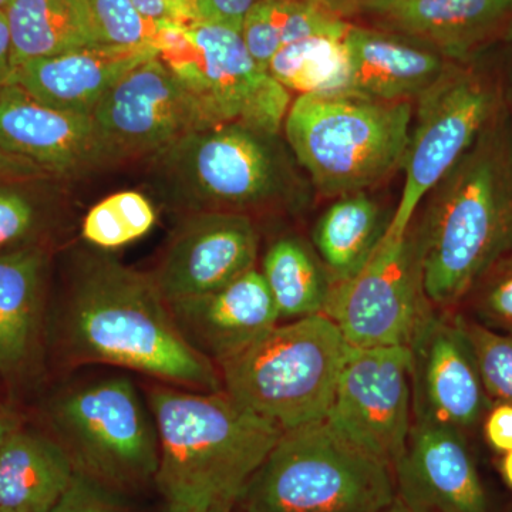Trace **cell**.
<instances>
[{"label":"cell","instance_id":"obj_12","mask_svg":"<svg viewBox=\"0 0 512 512\" xmlns=\"http://www.w3.org/2000/svg\"><path fill=\"white\" fill-rule=\"evenodd\" d=\"M326 420L393 468L413 426L409 348L350 346Z\"/></svg>","mask_w":512,"mask_h":512},{"label":"cell","instance_id":"obj_14","mask_svg":"<svg viewBox=\"0 0 512 512\" xmlns=\"http://www.w3.org/2000/svg\"><path fill=\"white\" fill-rule=\"evenodd\" d=\"M410 350L413 423L468 433L491 406L476 356L456 311L431 308L414 329Z\"/></svg>","mask_w":512,"mask_h":512},{"label":"cell","instance_id":"obj_18","mask_svg":"<svg viewBox=\"0 0 512 512\" xmlns=\"http://www.w3.org/2000/svg\"><path fill=\"white\" fill-rule=\"evenodd\" d=\"M168 305L188 345L218 369L281 322L264 276L256 268L217 291Z\"/></svg>","mask_w":512,"mask_h":512},{"label":"cell","instance_id":"obj_6","mask_svg":"<svg viewBox=\"0 0 512 512\" xmlns=\"http://www.w3.org/2000/svg\"><path fill=\"white\" fill-rule=\"evenodd\" d=\"M393 468L350 443L328 420L284 430L242 488V512H386Z\"/></svg>","mask_w":512,"mask_h":512},{"label":"cell","instance_id":"obj_20","mask_svg":"<svg viewBox=\"0 0 512 512\" xmlns=\"http://www.w3.org/2000/svg\"><path fill=\"white\" fill-rule=\"evenodd\" d=\"M52 248L0 255V377L28 379L39 367L49 335Z\"/></svg>","mask_w":512,"mask_h":512},{"label":"cell","instance_id":"obj_13","mask_svg":"<svg viewBox=\"0 0 512 512\" xmlns=\"http://www.w3.org/2000/svg\"><path fill=\"white\" fill-rule=\"evenodd\" d=\"M92 119L111 165L151 160L192 131L210 126L197 101L158 56L124 74Z\"/></svg>","mask_w":512,"mask_h":512},{"label":"cell","instance_id":"obj_9","mask_svg":"<svg viewBox=\"0 0 512 512\" xmlns=\"http://www.w3.org/2000/svg\"><path fill=\"white\" fill-rule=\"evenodd\" d=\"M157 52L210 126L235 123L282 133L291 93L255 62L238 30L202 19L167 26Z\"/></svg>","mask_w":512,"mask_h":512},{"label":"cell","instance_id":"obj_15","mask_svg":"<svg viewBox=\"0 0 512 512\" xmlns=\"http://www.w3.org/2000/svg\"><path fill=\"white\" fill-rule=\"evenodd\" d=\"M259 237L247 215H185L151 274L168 303L217 291L255 268Z\"/></svg>","mask_w":512,"mask_h":512},{"label":"cell","instance_id":"obj_43","mask_svg":"<svg viewBox=\"0 0 512 512\" xmlns=\"http://www.w3.org/2000/svg\"><path fill=\"white\" fill-rule=\"evenodd\" d=\"M235 507L232 505H220V507L211 508V510L205 512H234Z\"/></svg>","mask_w":512,"mask_h":512},{"label":"cell","instance_id":"obj_36","mask_svg":"<svg viewBox=\"0 0 512 512\" xmlns=\"http://www.w3.org/2000/svg\"><path fill=\"white\" fill-rule=\"evenodd\" d=\"M481 424L488 446L498 454L512 450V404L491 403Z\"/></svg>","mask_w":512,"mask_h":512},{"label":"cell","instance_id":"obj_32","mask_svg":"<svg viewBox=\"0 0 512 512\" xmlns=\"http://www.w3.org/2000/svg\"><path fill=\"white\" fill-rule=\"evenodd\" d=\"M457 319L473 348L491 402L512 404V336L484 328L460 312Z\"/></svg>","mask_w":512,"mask_h":512},{"label":"cell","instance_id":"obj_22","mask_svg":"<svg viewBox=\"0 0 512 512\" xmlns=\"http://www.w3.org/2000/svg\"><path fill=\"white\" fill-rule=\"evenodd\" d=\"M343 45L348 92L380 101L419 99L454 62L407 37L356 25H350Z\"/></svg>","mask_w":512,"mask_h":512},{"label":"cell","instance_id":"obj_7","mask_svg":"<svg viewBox=\"0 0 512 512\" xmlns=\"http://www.w3.org/2000/svg\"><path fill=\"white\" fill-rule=\"evenodd\" d=\"M350 345L325 315L279 322L220 366L229 396L282 430L326 419Z\"/></svg>","mask_w":512,"mask_h":512},{"label":"cell","instance_id":"obj_17","mask_svg":"<svg viewBox=\"0 0 512 512\" xmlns=\"http://www.w3.org/2000/svg\"><path fill=\"white\" fill-rule=\"evenodd\" d=\"M0 150L67 181L113 167L92 117L46 106L16 83L0 90Z\"/></svg>","mask_w":512,"mask_h":512},{"label":"cell","instance_id":"obj_29","mask_svg":"<svg viewBox=\"0 0 512 512\" xmlns=\"http://www.w3.org/2000/svg\"><path fill=\"white\" fill-rule=\"evenodd\" d=\"M266 72L289 93L348 92L349 64L343 39L315 36L279 49Z\"/></svg>","mask_w":512,"mask_h":512},{"label":"cell","instance_id":"obj_8","mask_svg":"<svg viewBox=\"0 0 512 512\" xmlns=\"http://www.w3.org/2000/svg\"><path fill=\"white\" fill-rule=\"evenodd\" d=\"M45 417L79 473L117 493L156 478V424L130 377L66 384L47 400Z\"/></svg>","mask_w":512,"mask_h":512},{"label":"cell","instance_id":"obj_4","mask_svg":"<svg viewBox=\"0 0 512 512\" xmlns=\"http://www.w3.org/2000/svg\"><path fill=\"white\" fill-rule=\"evenodd\" d=\"M150 184L184 215H254L303 204L308 187L281 133L242 124L198 128L151 158Z\"/></svg>","mask_w":512,"mask_h":512},{"label":"cell","instance_id":"obj_47","mask_svg":"<svg viewBox=\"0 0 512 512\" xmlns=\"http://www.w3.org/2000/svg\"><path fill=\"white\" fill-rule=\"evenodd\" d=\"M512 512V511H511Z\"/></svg>","mask_w":512,"mask_h":512},{"label":"cell","instance_id":"obj_35","mask_svg":"<svg viewBox=\"0 0 512 512\" xmlns=\"http://www.w3.org/2000/svg\"><path fill=\"white\" fill-rule=\"evenodd\" d=\"M141 15L164 26H185L201 19L195 0H133Z\"/></svg>","mask_w":512,"mask_h":512},{"label":"cell","instance_id":"obj_38","mask_svg":"<svg viewBox=\"0 0 512 512\" xmlns=\"http://www.w3.org/2000/svg\"><path fill=\"white\" fill-rule=\"evenodd\" d=\"M13 76H15V66H13L8 19L5 12H0V90L13 83Z\"/></svg>","mask_w":512,"mask_h":512},{"label":"cell","instance_id":"obj_11","mask_svg":"<svg viewBox=\"0 0 512 512\" xmlns=\"http://www.w3.org/2000/svg\"><path fill=\"white\" fill-rule=\"evenodd\" d=\"M431 308L412 222L404 234L384 232L360 272L333 285L323 313L350 346L373 348L409 345L414 329Z\"/></svg>","mask_w":512,"mask_h":512},{"label":"cell","instance_id":"obj_34","mask_svg":"<svg viewBox=\"0 0 512 512\" xmlns=\"http://www.w3.org/2000/svg\"><path fill=\"white\" fill-rule=\"evenodd\" d=\"M49 512H131L121 493L76 471L67 490Z\"/></svg>","mask_w":512,"mask_h":512},{"label":"cell","instance_id":"obj_10","mask_svg":"<svg viewBox=\"0 0 512 512\" xmlns=\"http://www.w3.org/2000/svg\"><path fill=\"white\" fill-rule=\"evenodd\" d=\"M416 101L402 197L386 229L392 234L407 232L427 194L504 109L497 77L467 60L451 63Z\"/></svg>","mask_w":512,"mask_h":512},{"label":"cell","instance_id":"obj_44","mask_svg":"<svg viewBox=\"0 0 512 512\" xmlns=\"http://www.w3.org/2000/svg\"><path fill=\"white\" fill-rule=\"evenodd\" d=\"M12 0H0V12H5Z\"/></svg>","mask_w":512,"mask_h":512},{"label":"cell","instance_id":"obj_19","mask_svg":"<svg viewBox=\"0 0 512 512\" xmlns=\"http://www.w3.org/2000/svg\"><path fill=\"white\" fill-rule=\"evenodd\" d=\"M360 13L454 62L512 28V0H367Z\"/></svg>","mask_w":512,"mask_h":512},{"label":"cell","instance_id":"obj_46","mask_svg":"<svg viewBox=\"0 0 512 512\" xmlns=\"http://www.w3.org/2000/svg\"><path fill=\"white\" fill-rule=\"evenodd\" d=\"M510 33H512V28H511V30H510Z\"/></svg>","mask_w":512,"mask_h":512},{"label":"cell","instance_id":"obj_16","mask_svg":"<svg viewBox=\"0 0 512 512\" xmlns=\"http://www.w3.org/2000/svg\"><path fill=\"white\" fill-rule=\"evenodd\" d=\"M393 473L397 500L412 512H490L463 431L413 423Z\"/></svg>","mask_w":512,"mask_h":512},{"label":"cell","instance_id":"obj_25","mask_svg":"<svg viewBox=\"0 0 512 512\" xmlns=\"http://www.w3.org/2000/svg\"><path fill=\"white\" fill-rule=\"evenodd\" d=\"M13 66L104 45L87 0H12L5 10Z\"/></svg>","mask_w":512,"mask_h":512},{"label":"cell","instance_id":"obj_37","mask_svg":"<svg viewBox=\"0 0 512 512\" xmlns=\"http://www.w3.org/2000/svg\"><path fill=\"white\" fill-rule=\"evenodd\" d=\"M202 20L241 32L245 16L258 0H195Z\"/></svg>","mask_w":512,"mask_h":512},{"label":"cell","instance_id":"obj_41","mask_svg":"<svg viewBox=\"0 0 512 512\" xmlns=\"http://www.w3.org/2000/svg\"><path fill=\"white\" fill-rule=\"evenodd\" d=\"M500 471L504 483L512 491V450L501 454Z\"/></svg>","mask_w":512,"mask_h":512},{"label":"cell","instance_id":"obj_31","mask_svg":"<svg viewBox=\"0 0 512 512\" xmlns=\"http://www.w3.org/2000/svg\"><path fill=\"white\" fill-rule=\"evenodd\" d=\"M461 315L501 335L512 336V252L487 269L457 308Z\"/></svg>","mask_w":512,"mask_h":512},{"label":"cell","instance_id":"obj_24","mask_svg":"<svg viewBox=\"0 0 512 512\" xmlns=\"http://www.w3.org/2000/svg\"><path fill=\"white\" fill-rule=\"evenodd\" d=\"M74 473L50 434L20 427L0 450V512H49Z\"/></svg>","mask_w":512,"mask_h":512},{"label":"cell","instance_id":"obj_42","mask_svg":"<svg viewBox=\"0 0 512 512\" xmlns=\"http://www.w3.org/2000/svg\"><path fill=\"white\" fill-rule=\"evenodd\" d=\"M386 512H412L409 508L406 507L403 503H400L399 500L394 503L393 507H390Z\"/></svg>","mask_w":512,"mask_h":512},{"label":"cell","instance_id":"obj_28","mask_svg":"<svg viewBox=\"0 0 512 512\" xmlns=\"http://www.w3.org/2000/svg\"><path fill=\"white\" fill-rule=\"evenodd\" d=\"M350 25L319 0H258L245 16L241 36L256 63L266 70L279 49L315 36L343 39Z\"/></svg>","mask_w":512,"mask_h":512},{"label":"cell","instance_id":"obj_27","mask_svg":"<svg viewBox=\"0 0 512 512\" xmlns=\"http://www.w3.org/2000/svg\"><path fill=\"white\" fill-rule=\"evenodd\" d=\"M262 276L271 292L281 320L319 315L332 292V278L315 249L302 238L282 237L268 248L262 261Z\"/></svg>","mask_w":512,"mask_h":512},{"label":"cell","instance_id":"obj_23","mask_svg":"<svg viewBox=\"0 0 512 512\" xmlns=\"http://www.w3.org/2000/svg\"><path fill=\"white\" fill-rule=\"evenodd\" d=\"M67 180L0 150V255L52 248L67 218Z\"/></svg>","mask_w":512,"mask_h":512},{"label":"cell","instance_id":"obj_30","mask_svg":"<svg viewBox=\"0 0 512 512\" xmlns=\"http://www.w3.org/2000/svg\"><path fill=\"white\" fill-rule=\"evenodd\" d=\"M157 210L137 191L111 194L90 208L82 222V238L89 247L111 252L146 237L157 222Z\"/></svg>","mask_w":512,"mask_h":512},{"label":"cell","instance_id":"obj_1","mask_svg":"<svg viewBox=\"0 0 512 512\" xmlns=\"http://www.w3.org/2000/svg\"><path fill=\"white\" fill-rule=\"evenodd\" d=\"M64 366L107 365L195 392H221V372L188 345L151 274L110 252H70L49 335Z\"/></svg>","mask_w":512,"mask_h":512},{"label":"cell","instance_id":"obj_3","mask_svg":"<svg viewBox=\"0 0 512 512\" xmlns=\"http://www.w3.org/2000/svg\"><path fill=\"white\" fill-rule=\"evenodd\" d=\"M147 403L158 437L154 481L167 508L178 512L235 507L284 431L225 390L195 392L157 383Z\"/></svg>","mask_w":512,"mask_h":512},{"label":"cell","instance_id":"obj_26","mask_svg":"<svg viewBox=\"0 0 512 512\" xmlns=\"http://www.w3.org/2000/svg\"><path fill=\"white\" fill-rule=\"evenodd\" d=\"M390 220L365 192L343 195L326 208L313 228V247L333 285L360 272Z\"/></svg>","mask_w":512,"mask_h":512},{"label":"cell","instance_id":"obj_45","mask_svg":"<svg viewBox=\"0 0 512 512\" xmlns=\"http://www.w3.org/2000/svg\"><path fill=\"white\" fill-rule=\"evenodd\" d=\"M165 512H178V511L171 510V508H167V510H165Z\"/></svg>","mask_w":512,"mask_h":512},{"label":"cell","instance_id":"obj_40","mask_svg":"<svg viewBox=\"0 0 512 512\" xmlns=\"http://www.w3.org/2000/svg\"><path fill=\"white\" fill-rule=\"evenodd\" d=\"M319 2L340 18L348 19L362 12L367 0H319Z\"/></svg>","mask_w":512,"mask_h":512},{"label":"cell","instance_id":"obj_21","mask_svg":"<svg viewBox=\"0 0 512 512\" xmlns=\"http://www.w3.org/2000/svg\"><path fill=\"white\" fill-rule=\"evenodd\" d=\"M154 56L156 49L143 47L86 46L20 64L13 83L46 106L92 117L124 74Z\"/></svg>","mask_w":512,"mask_h":512},{"label":"cell","instance_id":"obj_39","mask_svg":"<svg viewBox=\"0 0 512 512\" xmlns=\"http://www.w3.org/2000/svg\"><path fill=\"white\" fill-rule=\"evenodd\" d=\"M20 427H22V421L19 414L6 404L0 403V450Z\"/></svg>","mask_w":512,"mask_h":512},{"label":"cell","instance_id":"obj_2","mask_svg":"<svg viewBox=\"0 0 512 512\" xmlns=\"http://www.w3.org/2000/svg\"><path fill=\"white\" fill-rule=\"evenodd\" d=\"M414 217L431 305L456 311L477 279L512 252V124L505 107L421 202Z\"/></svg>","mask_w":512,"mask_h":512},{"label":"cell","instance_id":"obj_5","mask_svg":"<svg viewBox=\"0 0 512 512\" xmlns=\"http://www.w3.org/2000/svg\"><path fill=\"white\" fill-rule=\"evenodd\" d=\"M413 101L342 92L302 94L286 113L285 141L323 197L365 192L402 168Z\"/></svg>","mask_w":512,"mask_h":512},{"label":"cell","instance_id":"obj_33","mask_svg":"<svg viewBox=\"0 0 512 512\" xmlns=\"http://www.w3.org/2000/svg\"><path fill=\"white\" fill-rule=\"evenodd\" d=\"M104 45L156 49L167 26L141 15L133 0H87Z\"/></svg>","mask_w":512,"mask_h":512}]
</instances>
